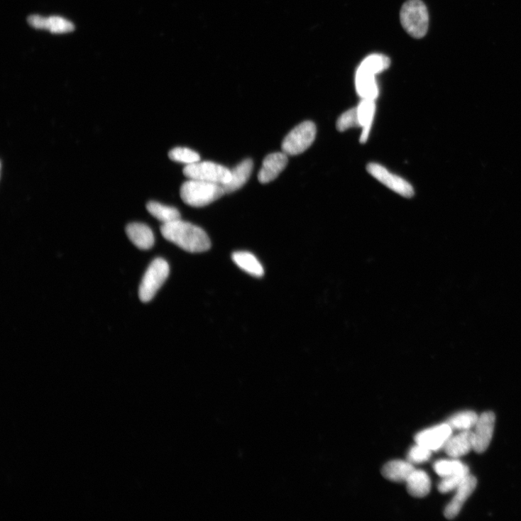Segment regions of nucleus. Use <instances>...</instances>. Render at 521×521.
Listing matches in <instances>:
<instances>
[{
	"label": "nucleus",
	"instance_id": "1",
	"mask_svg": "<svg viewBox=\"0 0 521 521\" xmlns=\"http://www.w3.org/2000/svg\"><path fill=\"white\" fill-rule=\"evenodd\" d=\"M163 237L184 251L201 253L211 248V241L201 228L190 222L178 219L163 224L160 229Z\"/></svg>",
	"mask_w": 521,
	"mask_h": 521
},
{
	"label": "nucleus",
	"instance_id": "2",
	"mask_svg": "<svg viewBox=\"0 0 521 521\" xmlns=\"http://www.w3.org/2000/svg\"><path fill=\"white\" fill-rule=\"evenodd\" d=\"M390 65V58L381 54L371 55L363 60L356 76V91L362 99L376 100L379 96V88L375 76Z\"/></svg>",
	"mask_w": 521,
	"mask_h": 521
},
{
	"label": "nucleus",
	"instance_id": "3",
	"mask_svg": "<svg viewBox=\"0 0 521 521\" xmlns=\"http://www.w3.org/2000/svg\"><path fill=\"white\" fill-rule=\"evenodd\" d=\"M226 194L222 185L199 180L190 179L180 188V197L185 204L194 207L207 206Z\"/></svg>",
	"mask_w": 521,
	"mask_h": 521
},
{
	"label": "nucleus",
	"instance_id": "4",
	"mask_svg": "<svg viewBox=\"0 0 521 521\" xmlns=\"http://www.w3.org/2000/svg\"><path fill=\"white\" fill-rule=\"evenodd\" d=\"M429 13L422 0H407L400 11L404 30L415 39H422L428 31Z\"/></svg>",
	"mask_w": 521,
	"mask_h": 521
},
{
	"label": "nucleus",
	"instance_id": "5",
	"mask_svg": "<svg viewBox=\"0 0 521 521\" xmlns=\"http://www.w3.org/2000/svg\"><path fill=\"white\" fill-rule=\"evenodd\" d=\"M170 267L166 260L158 258L148 268L141 280L138 295L142 302H150L169 276Z\"/></svg>",
	"mask_w": 521,
	"mask_h": 521
},
{
	"label": "nucleus",
	"instance_id": "6",
	"mask_svg": "<svg viewBox=\"0 0 521 521\" xmlns=\"http://www.w3.org/2000/svg\"><path fill=\"white\" fill-rule=\"evenodd\" d=\"M317 135V127L312 121H305L294 128L284 138L282 150L287 156L299 155L312 146Z\"/></svg>",
	"mask_w": 521,
	"mask_h": 521
},
{
	"label": "nucleus",
	"instance_id": "7",
	"mask_svg": "<svg viewBox=\"0 0 521 521\" xmlns=\"http://www.w3.org/2000/svg\"><path fill=\"white\" fill-rule=\"evenodd\" d=\"M186 177L220 185L229 182L231 179V170L212 162H197L186 165L183 169Z\"/></svg>",
	"mask_w": 521,
	"mask_h": 521
},
{
	"label": "nucleus",
	"instance_id": "8",
	"mask_svg": "<svg viewBox=\"0 0 521 521\" xmlns=\"http://www.w3.org/2000/svg\"><path fill=\"white\" fill-rule=\"evenodd\" d=\"M366 170L368 173L394 192L405 198L415 196L413 186L403 178L390 172L385 167L377 163H369Z\"/></svg>",
	"mask_w": 521,
	"mask_h": 521
},
{
	"label": "nucleus",
	"instance_id": "9",
	"mask_svg": "<svg viewBox=\"0 0 521 521\" xmlns=\"http://www.w3.org/2000/svg\"><path fill=\"white\" fill-rule=\"evenodd\" d=\"M495 419L493 412H486L478 417L473 432V450L475 452L482 454L488 449L493 437Z\"/></svg>",
	"mask_w": 521,
	"mask_h": 521
},
{
	"label": "nucleus",
	"instance_id": "10",
	"mask_svg": "<svg viewBox=\"0 0 521 521\" xmlns=\"http://www.w3.org/2000/svg\"><path fill=\"white\" fill-rule=\"evenodd\" d=\"M453 429L448 424H443L424 430L417 434V444L423 445L432 451H437L444 448L446 442L452 437Z\"/></svg>",
	"mask_w": 521,
	"mask_h": 521
},
{
	"label": "nucleus",
	"instance_id": "11",
	"mask_svg": "<svg viewBox=\"0 0 521 521\" xmlns=\"http://www.w3.org/2000/svg\"><path fill=\"white\" fill-rule=\"evenodd\" d=\"M477 486V480L472 475H468L456 490L454 499L446 507L444 516L448 519L455 518L461 510L464 503L471 495Z\"/></svg>",
	"mask_w": 521,
	"mask_h": 521
},
{
	"label": "nucleus",
	"instance_id": "12",
	"mask_svg": "<svg viewBox=\"0 0 521 521\" xmlns=\"http://www.w3.org/2000/svg\"><path fill=\"white\" fill-rule=\"evenodd\" d=\"M287 163V155L283 152L268 155L258 172V181L263 184L273 181L285 170Z\"/></svg>",
	"mask_w": 521,
	"mask_h": 521
},
{
	"label": "nucleus",
	"instance_id": "13",
	"mask_svg": "<svg viewBox=\"0 0 521 521\" xmlns=\"http://www.w3.org/2000/svg\"><path fill=\"white\" fill-rule=\"evenodd\" d=\"M444 449L445 453L454 459L468 454L473 449V432L470 430L461 431L459 434L451 437Z\"/></svg>",
	"mask_w": 521,
	"mask_h": 521
},
{
	"label": "nucleus",
	"instance_id": "14",
	"mask_svg": "<svg viewBox=\"0 0 521 521\" xmlns=\"http://www.w3.org/2000/svg\"><path fill=\"white\" fill-rule=\"evenodd\" d=\"M126 234L130 241L140 249L148 250L155 244L153 231L143 223H131L126 227Z\"/></svg>",
	"mask_w": 521,
	"mask_h": 521
},
{
	"label": "nucleus",
	"instance_id": "15",
	"mask_svg": "<svg viewBox=\"0 0 521 521\" xmlns=\"http://www.w3.org/2000/svg\"><path fill=\"white\" fill-rule=\"evenodd\" d=\"M253 161L251 159H246L233 169L231 170V180L226 184L221 185L226 194L233 193L242 188L248 180L253 170Z\"/></svg>",
	"mask_w": 521,
	"mask_h": 521
},
{
	"label": "nucleus",
	"instance_id": "16",
	"mask_svg": "<svg viewBox=\"0 0 521 521\" xmlns=\"http://www.w3.org/2000/svg\"><path fill=\"white\" fill-rule=\"evenodd\" d=\"M357 109L361 127L363 128L360 142L365 143L368 140L371 125L375 118L376 111L375 100L362 99Z\"/></svg>",
	"mask_w": 521,
	"mask_h": 521
},
{
	"label": "nucleus",
	"instance_id": "17",
	"mask_svg": "<svg viewBox=\"0 0 521 521\" xmlns=\"http://www.w3.org/2000/svg\"><path fill=\"white\" fill-rule=\"evenodd\" d=\"M407 490L415 498L426 497L431 490V481L428 474L422 470H415L406 481Z\"/></svg>",
	"mask_w": 521,
	"mask_h": 521
},
{
	"label": "nucleus",
	"instance_id": "18",
	"mask_svg": "<svg viewBox=\"0 0 521 521\" xmlns=\"http://www.w3.org/2000/svg\"><path fill=\"white\" fill-rule=\"evenodd\" d=\"M415 470L413 464L409 461H393L384 466L382 473L391 481L402 483L406 482Z\"/></svg>",
	"mask_w": 521,
	"mask_h": 521
},
{
	"label": "nucleus",
	"instance_id": "19",
	"mask_svg": "<svg viewBox=\"0 0 521 521\" xmlns=\"http://www.w3.org/2000/svg\"><path fill=\"white\" fill-rule=\"evenodd\" d=\"M232 258L235 264L249 275L256 278H262L264 275L265 270L263 265L251 253L237 251L233 253Z\"/></svg>",
	"mask_w": 521,
	"mask_h": 521
},
{
	"label": "nucleus",
	"instance_id": "20",
	"mask_svg": "<svg viewBox=\"0 0 521 521\" xmlns=\"http://www.w3.org/2000/svg\"><path fill=\"white\" fill-rule=\"evenodd\" d=\"M146 209L154 217L163 222V224L177 221L181 217L180 212L176 208L157 202H148Z\"/></svg>",
	"mask_w": 521,
	"mask_h": 521
},
{
	"label": "nucleus",
	"instance_id": "21",
	"mask_svg": "<svg viewBox=\"0 0 521 521\" xmlns=\"http://www.w3.org/2000/svg\"><path fill=\"white\" fill-rule=\"evenodd\" d=\"M435 472L442 478L449 477L466 470L468 467L458 460H442L434 466Z\"/></svg>",
	"mask_w": 521,
	"mask_h": 521
},
{
	"label": "nucleus",
	"instance_id": "22",
	"mask_svg": "<svg viewBox=\"0 0 521 521\" xmlns=\"http://www.w3.org/2000/svg\"><path fill=\"white\" fill-rule=\"evenodd\" d=\"M478 417L473 412H464L453 416L448 424L453 429L467 431L475 427Z\"/></svg>",
	"mask_w": 521,
	"mask_h": 521
},
{
	"label": "nucleus",
	"instance_id": "23",
	"mask_svg": "<svg viewBox=\"0 0 521 521\" xmlns=\"http://www.w3.org/2000/svg\"><path fill=\"white\" fill-rule=\"evenodd\" d=\"M169 158L177 163L186 164L187 165L199 162L200 155L189 148L176 147L168 154Z\"/></svg>",
	"mask_w": 521,
	"mask_h": 521
},
{
	"label": "nucleus",
	"instance_id": "24",
	"mask_svg": "<svg viewBox=\"0 0 521 521\" xmlns=\"http://www.w3.org/2000/svg\"><path fill=\"white\" fill-rule=\"evenodd\" d=\"M469 475V469L461 473L443 478L438 486V490L442 493H448L457 490L466 478Z\"/></svg>",
	"mask_w": 521,
	"mask_h": 521
},
{
	"label": "nucleus",
	"instance_id": "25",
	"mask_svg": "<svg viewBox=\"0 0 521 521\" xmlns=\"http://www.w3.org/2000/svg\"><path fill=\"white\" fill-rule=\"evenodd\" d=\"M336 126L340 132L346 131L350 128L361 127L357 107L346 111L339 119Z\"/></svg>",
	"mask_w": 521,
	"mask_h": 521
},
{
	"label": "nucleus",
	"instance_id": "26",
	"mask_svg": "<svg viewBox=\"0 0 521 521\" xmlns=\"http://www.w3.org/2000/svg\"><path fill=\"white\" fill-rule=\"evenodd\" d=\"M75 28L69 21L58 16L48 18L47 30L55 33L71 32Z\"/></svg>",
	"mask_w": 521,
	"mask_h": 521
},
{
	"label": "nucleus",
	"instance_id": "27",
	"mask_svg": "<svg viewBox=\"0 0 521 521\" xmlns=\"http://www.w3.org/2000/svg\"><path fill=\"white\" fill-rule=\"evenodd\" d=\"M432 456V451L426 446L417 444L409 451L407 461L412 464H422L427 461Z\"/></svg>",
	"mask_w": 521,
	"mask_h": 521
},
{
	"label": "nucleus",
	"instance_id": "28",
	"mask_svg": "<svg viewBox=\"0 0 521 521\" xmlns=\"http://www.w3.org/2000/svg\"><path fill=\"white\" fill-rule=\"evenodd\" d=\"M28 22L30 26L36 29L47 30L48 18L38 15H33L28 18Z\"/></svg>",
	"mask_w": 521,
	"mask_h": 521
}]
</instances>
